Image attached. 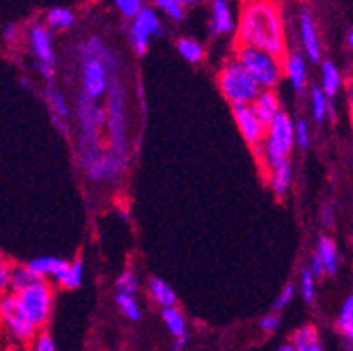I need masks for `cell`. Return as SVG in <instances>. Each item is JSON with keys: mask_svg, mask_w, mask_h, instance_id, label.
<instances>
[{"mask_svg": "<svg viewBox=\"0 0 353 351\" xmlns=\"http://www.w3.org/2000/svg\"><path fill=\"white\" fill-rule=\"evenodd\" d=\"M236 32L241 46L287 57V32L278 0H243Z\"/></svg>", "mask_w": 353, "mask_h": 351, "instance_id": "cell-1", "label": "cell"}, {"mask_svg": "<svg viewBox=\"0 0 353 351\" xmlns=\"http://www.w3.org/2000/svg\"><path fill=\"white\" fill-rule=\"evenodd\" d=\"M76 53L81 67V93L99 102L108 93L111 76L120 72V57L99 35L81 41Z\"/></svg>", "mask_w": 353, "mask_h": 351, "instance_id": "cell-2", "label": "cell"}, {"mask_svg": "<svg viewBox=\"0 0 353 351\" xmlns=\"http://www.w3.org/2000/svg\"><path fill=\"white\" fill-rule=\"evenodd\" d=\"M108 102V125H105V143H108L109 151L120 159L125 166L130 162V118H128V102H127V90H125L123 81L120 79V72L111 76L109 81Z\"/></svg>", "mask_w": 353, "mask_h": 351, "instance_id": "cell-3", "label": "cell"}, {"mask_svg": "<svg viewBox=\"0 0 353 351\" xmlns=\"http://www.w3.org/2000/svg\"><path fill=\"white\" fill-rule=\"evenodd\" d=\"M74 118H76V151L78 154L101 151L108 148L105 143V125H108V109L105 106L92 101L81 92L76 95L74 104Z\"/></svg>", "mask_w": 353, "mask_h": 351, "instance_id": "cell-4", "label": "cell"}, {"mask_svg": "<svg viewBox=\"0 0 353 351\" xmlns=\"http://www.w3.org/2000/svg\"><path fill=\"white\" fill-rule=\"evenodd\" d=\"M218 88L221 95L232 108L237 106H253L262 88L255 77L246 70V67L236 57L227 60L216 76Z\"/></svg>", "mask_w": 353, "mask_h": 351, "instance_id": "cell-5", "label": "cell"}, {"mask_svg": "<svg viewBox=\"0 0 353 351\" xmlns=\"http://www.w3.org/2000/svg\"><path fill=\"white\" fill-rule=\"evenodd\" d=\"M295 146V123L287 112H281L274 121L268 127L262 153L256 160L262 163L264 172L278 167L280 163L290 160L292 148Z\"/></svg>", "mask_w": 353, "mask_h": 351, "instance_id": "cell-6", "label": "cell"}, {"mask_svg": "<svg viewBox=\"0 0 353 351\" xmlns=\"http://www.w3.org/2000/svg\"><path fill=\"white\" fill-rule=\"evenodd\" d=\"M234 57L246 67L250 74L255 77L262 90H274L280 85L285 76L283 58L268 53L264 50L237 44Z\"/></svg>", "mask_w": 353, "mask_h": 351, "instance_id": "cell-7", "label": "cell"}, {"mask_svg": "<svg viewBox=\"0 0 353 351\" xmlns=\"http://www.w3.org/2000/svg\"><path fill=\"white\" fill-rule=\"evenodd\" d=\"M14 297L20 313L39 330H44V327H46L51 318L54 301V292L50 281L39 279L28 288L21 290L20 294H14Z\"/></svg>", "mask_w": 353, "mask_h": 351, "instance_id": "cell-8", "label": "cell"}, {"mask_svg": "<svg viewBox=\"0 0 353 351\" xmlns=\"http://www.w3.org/2000/svg\"><path fill=\"white\" fill-rule=\"evenodd\" d=\"M27 39L37 72L46 83H53L54 72H57L54 70L57 54H54L53 34L44 23H32L27 30Z\"/></svg>", "mask_w": 353, "mask_h": 351, "instance_id": "cell-9", "label": "cell"}, {"mask_svg": "<svg viewBox=\"0 0 353 351\" xmlns=\"http://www.w3.org/2000/svg\"><path fill=\"white\" fill-rule=\"evenodd\" d=\"M0 313H2V323H4L6 334L11 337L14 344L27 348L32 341L41 332L32 321H28L20 313L18 304H16L14 294L2 295V304H0Z\"/></svg>", "mask_w": 353, "mask_h": 351, "instance_id": "cell-10", "label": "cell"}, {"mask_svg": "<svg viewBox=\"0 0 353 351\" xmlns=\"http://www.w3.org/2000/svg\"><path fill=\"white\" fill-rule=\"evenodd\" d=\"M162 34V19L155 8H144L128 27V43L137 57H144L150 50V41Z\"/></svg>", "mask_w": 353, "mask_h": 351, "instance_id": "cell-11", "label": "cell"}, {"mask_svg": "<svg viewBox=\"0 0 353 351\" xmlns=\"http://www.w3.org/2000/svg\"><path fill=\"white\" fill-rule=\"evenodd\" d=\"M232 116L245 143L248 144L250 150L259 159L260 153H262V146H264L265 134H268V125L260 120L253 106H237V108H232Z\"/></svg>", "mask_w": 353, "mask_h": 351, "instance_id": "cell-12", "label": "cell"}, {"mask_svg": "<svg viewBox=\"0 0 353 351\" xmlns=\"http://www.w3.org/2000/svg\"><path fill=\"white\" fill-rule=\"evenodd\" d=\"M299 41L303 54L311 63L322 62V43H320L319 30L313 14L306 9L299 14Z\"/></svg>", "mask_w": 353, "mask_h": 351, "instance_id": "cell-13", "label": "cell"}, {"mask_svg": "<svg viewBox=\"0 0 353 351\" xmlns=\"http://www.w3.org/2000/svg\"><path fill=\"white\" fill-rule=\"evenodd\" d=\"M44 99H46L48 109H50L51 121H53L54 128L60 134H69V123L67 120L70 118L72 111L69 108L67 97L59 86H54V83H48L46 90H44Z\"/></svg>", "mask_w": 353, "mask_h": 351, "instance_id": "cell-14", "label": "cell"}, {"mask_svg": "<svg viewBox=\"0 0 353 351\" xmlns=\"http://www.w3.org/2000/svg\"><path fill=\"white\" fill-rule=\"evenodd\" d=\"M30 270L39 279H53L59 286H62L63 279H65L67 272H69L70 262L65 259H59V257H39L27 263Z\"/></svg>", "mask_w": 353, "mask_h": 351, "instance_id": "cell-15", "label": "cell"}, {"mask_svg": "<svg viewBox=\"0 0 353 351\" xmlns=\"http://www.w3.org/2000/svg\"><path fill=\"white\" fill-rule=\"evenodd\" d=\"M307 58L303 51H288L283 58V69L288 83L297 95H304L307 86Z\"/></svg>", "mask_w": 353, "mask_h": 351, "instance_id": "cell-16", "label": "cell"}, {"mask_svg": "<svg viewBox=\"0 0 353 351\" xmlns=\"http://www.w3.org/2000/svg\"><path fill=\"white\" fill-rule=\"evenodd\" d=\"M236 28L230 0H211V35H229Z\"/></svg>", "mask_w": 353, "mask_h": 351, "instance_id": "cell-17", "label": "cell"}, {"mask_svg": "<svg viewBox=\"0 0 353 351\" xmlns=\"http://www.w3.org/2000/svg\"><path fill=\"white\" fill-rule=\"evenodd\" d=\"M160 317H162V321L167 327V330H169V334L176 339V346H185V343L188 341V325L187 320H185V314L181 313V309L178 305L163 308Z\"/></svg>", "mask_w": 353, "mask_h": 351, "instance_id": "cell-18", "label": "cell"}, {"mask_svg": "<svg viewBox=\"0 0 353 351\" xmlns=\"http://www.w3.org/2000/svg\"><path fill=\"white\" fill-rule=\"evenodd\" d=\"M253 109L268 127L283 112L281 111L280 97H278L276 90H262L260 95L256 97V101L253 102Z\"/></svg>", "mask_w": 353, "mask_h": 351, "instance_id": "cell-19", "label": "cell"}, {"mask_svg": "<svg viewBox=\"0 0 353 351\" xmlns=\"http://www.w3.org/2000/svg\"><path fill=\"white\" fill-rule=\"evenodd\" d=\"M316 255L322 260L323 267H325V276H336L339 270V250L336 241L330 236H320L316 241Z\"/></svg>", "mask_w": 353, "mask_h": 351, "instance_id": "cell-20", "label": "cell"}, {"mask_svg": "<svg viewBox=\"0 0 353 351\" xmlns=\"http://www.w3.org/2000/svg\"><path fill=\"white\" fill-rule=\"evenodd\" d=\"M265 176H268V181L272 193L278 199H283L288 193V190H290L292 181H294V167H292V162L288 160V162L280 163L278 167L269 170Z\"/></svg>", "mask_w": 353, "mask_h": 351, "instance_id": "cell-21", "label": "cell"}, {"mask_svg": "<svg viewBox=\"0 0 353 351\" xmlns=\"http://www.w3.org/2000/svg\"><path fill=\"white\" fill-rule=\"evenodd\" d=\"M43 23L51 32H65L69 28H72L74 23H76V14H74V11L70 8L59 6V8L48 9V12L44 14Z\"/></svg>", "mask_w": 353, "mask_h": 351, "instance_id": "cell-22", "label": "cell"}, {"mask_svg": "<svg viewBox=\"0 0 353 351\" xmlns=\"http://www.w3.org/2000/svg\"><path fill=\"white\" fill-rule=\"evenodd\" d=\"M148 292L150 297L160 305V308H172L178 304V295L172 290V286L160 278H152L148 281Z\"/></svg>", "mask_w": 353, "mask_h": 351, "instance_id": "cell-23", "label": "cell"}, {"mask_svg": "<svg viewBox=\"0 0 353 351\" xmlns=\"http://www.w3.org/2000/svg\"><path fill=\"white\" fill-rule=\"evenodd\" d=\"M343 86V76L339 69L332 62H322V72H320V88L323 90L329 99L336 97Z\"/></svg>", "mask_w": 353, "mask_h": 351, "instance_id": "cell-24", "label": "cell"}, {"mask_svg": "<svg viewBox=\"0 0 353 351\" xmlns=\"http://www.w3.org/2000/svg\"><path fill=\"white\" fill-rule=\"evenodd\" d=\"M290 343L294 344L295 350L297 351H311L314 348L320 346V334L319 328L314 327V325H303L292 334Z\"/></svg>", "mask_w": 353, "mask_h": 351, "instance_id": "cell-25", "label": "cell"}, {"mask_svg": "<svg viewBox=\"0 0 353 351\" xmlns=\"http://www.w3.org/2000/svg\"><path fill=\"white\" fill-rule=\"evenodd\" d=\"M310 106L311 114H313L314 123H323V121L332 114V109L329 104V97L323 93L320 86H311L310 90Z\"/></svg>", "mask_w": 353, "mask_h": 351, "instance_id": "cell-26", "label": "cell"}, {"mask_svg": "<svg viewBox=\"0 0 353 351\" xmlns=\"http://www.w3.org/2000/svg\"><path fill=\"white\" fill-rule=\"evenodd\" d=\"M35 281H39V278L30 270V267L25 263V265H18V263H12V272H11V283H9L8 294H20L21 290L28 288L30 285H34Z\"/></svg>", "mask_w": 353, "mask_h": 351, "instance_id": "cell-27", "label": "cell"}, {"mask_svg": "<svg viewBox=\"0 0 353 351\" xmlns=\"http://www.w3.org/2000/svg\"><path fill=\"white\" fill-rule=\"evenodd\" d=\"M176 50H178L179 54H181L188 63H192V66H199V63H202V60H204V57H206V50H204V46L192 37L178 39V41H176Z\"/></svg>", "mask_w": 353, "mask_h": 351, "instance_id": "cell-28", "label": "cell"}, {"mask_svg": "<svg viewBox=\"0 0 353 351\" xmlns=\"http://www.w3.org/2000/svg\"><path fill=\"white\" fill-rule=\"evenodd\" d=\"M336 327H338L339 334L350 344H353V295L346 297L343 302L341 311H339L338 320H336Z\"/></svg>", "mask_w": 353, "mask_h": 351, "instance_id": "cell-29", "label": "cell"}, {"mask_svg": "<svg viewBox=\"0 0 353 351\" xmlns=\"http://www.w3.org/2000/svg\"><path fill=\"white\" fill-rule=\"evenodd\" d=\"M114 302H117L118 309H120V313L123 314L127 320L141 321V318H143V309H141V304L137 302V299L134 297V295L117 294Z\"/></svg>", "mask_w": 353, "mask_h": 351, "instance_id": "cell-30", "label": "cell"}, {"mask_svg": "<svg viewBox=\"0 0 353 351\" xmlns=\"http://www.w3.org/2000/svg\"><path fill=\"white\" fill-rule=\"evenodd\" d=\"M117 290L118 294L137 297V294H139V279H137L136 272L134 270H123L117 279Z\"/></svg>", "mask_w": 353, "mask_h": 351, "instance_id": "cell-31", "label": "cell"}, {"mask_svg": "<svg viewBox=\"0 0 353 351\" xmlns=\"http://www.w3.org/2000/svg\"><path fill=\"white\" fill-rule=\"evenodd\" d=\"M301 295L306 304H314L316 301V278L307 267L301 270Z\"/></svg>", "mask_w": 353, "mask_h": 351, "instance_id": "cell-32", "label": "cell"}, {"mask_svg": "<svg viewBox=\"0 0 353 351\" xmlns=\"http://www.w3.org/2000/svg\"><path fill=\"white\" fill-rule=\"evenodd\" d=\"M155 9L165 14L169 19H174V21H181L185 18V12H187V8L179 4L178 0H155Z\"/></svg>", "mask_w": 353, "mask_h": 351, "instance_id": "cell-33", "label": "cell"}, {"mask_svg": "<svg viewBox=\"0 0 353 351\" xmlns=\"http://www.w3.org/2000/svg\"><path fill=\"white\" fill-rule=\"evenodd\" d=\"M83 276H85V265H83L81 259H76L70 262L69 272H67L65 279L62 283V288L65 290H76L81 286Z\"/></svg>", "mask_w": 353, "mask_h": 351, "instance_id": "cell-34", "label": "cell"}, {"mask_svg": "<svg viewBox=\"0 0 353 351\" xmlns=\"http://www.w3.org/2000/svg\"><path fill=\"white\" fill-rule=\"evenodd\" d=\"M113 6L117 8V11L120 12L123 18L134 19L141 11H143L146 6H144V0H111Z\"/></svg>", "mask_w": 353, "mask_h": 351, "instance_id": "cell-35", "label": "cell"}, {"mask_svg": "<svg viewBox=\"0 0 353 351\" xmlns=\"http://www.w3.org/2000/svg\"><path fill=\"white\" fill-rule=\"evenodd\" d=\"M28 351H57V343L48 330H41L34 341L27 346Z\"/></svg>", "mask_w": 353, "mask_h": 351, "instance_id": "cell-36", "label": "cell"}, {"mask_svg": "<svg viewBox=\"0 0 353 351\" xmlns=\"http://www.w3.org/2000/svg\"><path fill=\"white\" fill-rule=\"evenodd\" d=\"M311 134H310V125H307L306 120H297L295 121V146L299 150L306 151L310 148Z\"/></svg>", "mask_w": 353, "mask_h": 351, "instance_id": "cell-37", "label": "cell"}, {"mask_svg": "<svg viewBox=\"0 0 353 351\" xmlns=\"http://www.w3.org/2000/svg\"><path fill=\"white\" fill-rule=\"evenodd\" d=\"M295 285L294 283H287V285L281 288V292L278 294V297H276L274 301V311H281V309L287 308L288 304L292 302V299L295 297Z\"/></svg>", "mask_w": 353, "mask_h": 351, "instance_id": "cell-38", "label": "cell"}, {"mask_svg": "<svg viewBox=\"0 0 353 351\" xmlns=\"http://www.w3.org/2000/svg\"><path fill=\"white\" fill-rule=\"evenodd\" d=\"M11 272L12 263L9 260L2 259V262H0V288H2V295L8 294L9 283H11Z\"/></svg>", "mask_w": 353, "mask_h": 351, "instance_id": "cell-39", "label": "cell"}, {"mask_svg": "<svg viewBox=\"0 0 353 351\" xmlns=\"http://www.w3.org/2000/svg\"><path fill=\"white\" fill-rule=\"evenodd\" d=\"M260 328L264 330V332H274L278 330L281 325V320L278 314H265L264 318H260Z\"/></svg>", "mask_w": 353, "mask_h": 351, "instance_id": "cell-40", "label": "cell"}, {"mask_svg": "<svg viewBox=\"0 0 353 351\" xmlns=\"http://www.w3.org/2000/svg\"><path fill=\"white\" fill-rule=\"evenodd\" d=\"M307 269L313 272V276L316 279H322L323 276H325V267H323L322 260H320V257L316 255V251H314L313 255L310 257V262H307Z\"/></svg>", "mask_w": 353, "mask_h": 351, "instance_id": "cell-41", "label": "cell"}, {"mask_svg": "<svg viewBox=\"0 0 353 351\" xmlns=\"http://www.w3.org/2000/svg\"><path fill=\"white\" fill-rule=\"evenodd\" d=\"M2 37L8 44H14L18 39H20V28L16 27L14 23H8L2 30Z\"/></svg>", "mask_w": 353, "mask_h": 351, "instance_id": "cell-42", "label": "cell"}, {"mask_svg": "<svg viewBox=\"0 0 353 351\" xmlns=\"http://www.w3.org/2000/svg\"><path fill=\"white\" fill-rule=\"evenodd\" d=\"M320 220H322V223L325 225L327 228L332 227L334 220H336V214H334L332 205H330V204L322 205V209H320Z\"/></svg>", "mask_w": 353, "mask_h": 351, "instance_id": "cell-43", "label": "cell"}, {"mask_svg": "<svg viewBox=\"0 0 353 351\" xmlns=\"http://www.w3.org/2000/svg\"><path fill=\"white\" fill-rule=\"evenodd\" d=\"M348 108H350V112H352V118H353V81L350 83V86H348Z\"/></svg>", "mask_w": 353, "mask_h": 351, "instance_id": "cell-44", "label": "cell"}, {"mask_svg": "<svg viewBox=\"0 0 353 351\" xmlns=\"http://www.w3.org/2000/svg\"><path fill=\"white\" fill-rule=\"evenodd\" d=\"M4 351H28V350L25 346H20V344L11 343V344H9V346L4 348Z\"/></svg>", "mask_w": 353, "mask_h": 351, "instance_id": "cell-45", "label": "cell"}, {"mask_svg": "<svg viewBox=\"0 0 353 351\" xmlns=\"http://www.w3.org/2000/svg\"><path fill=\"white\" fill-rule=\"evenodd\" d=\"M276 351H297L295 350V346L292 343H287V344H281L280 348H278V350Z\"/></svg>", "mask_w": 353, "mask_h": 351, "instance_id": "cell-46", "label": "cell"}, {"mask_svg": "<svg viewBox=\"0 0 353 351\" xmlns=\"http://www.w3.org/2000/svg\"><path fill=\"white\" fill-rule=\"evenodd\" d=\"M204 0H185V6L187 8H195V6H201Z\"/></svg>", "mask_w": 353, "mask_h": 351, "instance_id": "cell-47", "label": "cell"}, {"mask_svg": "<svg viewBox=\"0 0 353 351\" xmlns=\"http://www.w3.org/2000/svg\"><path fill=\"white\" fill-rule=\"evenodd\" d=\"M346 44H348V48L353 53V30H350L348 35H346Z\"/></svg>", "mask_w": 353, "mask_h": 351, "instance_id": "cell-48", "label": "cell"}, {"mask_svg": "<svg viewBox=\"0 0 353 351\" xmlns=\"http://www.w3.org/2000/svg\"><path fill=\"white\" fill-rule=\"evenodd\" d=\"M311 351H323V348L319 346V348H314V350H311Z\"/></svg>", "mask_w": 353, "mask_h": 351, "instance_id": "cell-49", "label": "cell"}, {"mask_svg": "<svg viewBox=\"0 0 353 351\" xmlns=\"http://www.w3.org/2000/svg\"><path fill=\"white\" fill-rule=\"evenodd\" d=\"M178 2H179V4H183V6H185V0H178ZM185 8H187V6H185Z\"/></svg>", "mask_w": 353, "mask_h": 351, "instance_id": "cell-50", "label": "cell"}, {"mask_svg": "<svg viewBox=\"0 0 353 351\" xmlns=\"http://www.w3.org/2000/svg\"><path fill=\"white\" fill-rule=\"evenodd\" d=\"M172 351H185V350H183V348H176V350H172Z\"/></svg>", "mask_w": 353, "mask_h": 351, "instance_id": "cell-51", "label": "cell"}]
</instances>
